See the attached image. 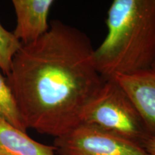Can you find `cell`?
Segmentation results:
<instances>
[{"instance_id":"cell-1","label":"cell","mask_w":155,"mask_h":155,"mask_svg":"<svg viewBox=\"0 0 155 155\" xmlns=\"http://www.w3.org/2000/svg\"><path fill=\"white\" fill-rule=\"evenodd\" d=\"M104 81L87 35L58 19L22 45L6 78L27 129L55 138L81 124Z\"/></svg>"},{"instance_id":"cell-6","label":"cell","mask_w":155,"mask_h":155,"mask_svg":"<svg viewBox=\"0 0 155 155\" xmlns=\"http://www.w3.org/2000/svg\"><path fill=\"white\" fill-rule=\"evenodd\" d=\"M53 0H13L17 25L13 32L22 45L35 41L49 30Z\"/></svg>"},{"instance_id":"cell-11","label":"cell","mask_w":155,"mask_h":155,"mask_svg":"<svg viewBox=\"0 0 155 155\" xmlns=\"http://www.w3.org/2000/svg\"><path fill=\"white\" fill-rule=\"evenodd\" d=\"M151 69H152L153 71H155V62H154V63L153 64V65H152V68H151Z\"/></svg>"},{"instance_id":"cell-3","label":"cell","mask_w":155,"mask_h":155,"mask_svg":"<svg viewBox=\"0 0 155 155\" xmlns=\"http://www.w3.org/2000/svg\"><path fill=\"white\" fill-rule=\"evenodd\" d=\"M81 124L95 126L142 147L152 137L132 101L114 78L104 81L87 106Z\"/></svg>"},{"instance_id":"cell-5","label":"cell","mask_w":155,"mask_h":155,"mask_svg":"<svg viewBox=\"0 0 155 155\" xmlns=\"http://www.w3.org/2000/svg\"><path fill=\"white\" fill-rule=\"evenodd\" d=\"M113 78L132 101L148 132L155 137V71L145 70Z\"/></svg>"},{"instance_id":"cell-2","label":"cell","mask_w":155,"mask_h":155,"mask_svg":"<svg viewBox=\"0 0 155 155\" xmlns=\"http://www.w3.org/2000/svg\"><path fill=\"white\" fill-rule=\"evenodd\" d=\"M108 34L97 49L104 80L152 68L155 62V0H114L108 11Z\"/></svg>"},{"instance_id":"cell-4","label":"cell","mask_w":155,"mask_h":155,"mask_svg":"<svg viewBox=\"0 0 155 155\" xmlns=\"http://www.w3.org/2000/svg\"><path fill=\"white\" fill-rule=\"evenodd\" d=\"M53 146L56 155H149L141 145L86 124L55 138Z\"/></svg>"},{"instance_id":"cell-8","label":"cell","mask_w":155,"mask_h":155,"mask_svg":"<svg viewBox=\"0 0 155 155\" xmlns=\"http://www.w3.org/2000/svg\"><path fill=\"white\" fill-rule=\"evenodd\" d=\"M0 119L5 120L19 130L26 132L22 116L17 108L15 97L6 78L0 72Z\"/></svg>"},{"instance_id":"cell-7","label":"cell","mask_w":155,"mask_h":155,"mask_svg":"<svg viewBox=\"0 0 155 155\" xmlns=\"http://www.w3.org/2000/svg\"><path fill=\"white\" fill-rule=\"evenodd\" d=\"M0 155H56L54 146L38 142L0 119Z\"/></svg>"},{"instance_id":"cell-9","label":"cell","mask_w":155,"mask_h":155,"mask_svg":"<svg viewBox=\"0 0 155 155\" xmlns=\"http://www.w3.org/2000/svg\"><path fill=\"white\" fill-rule=\"evenodd\" d=\"M22 46L13 32L4 28L0 23V70L6 76L10 71L13 57Z\"/></svg>"},{"instance_id":"cell-10","label":"cell","mask_w":155,"mask_h":155,"mask_svg":"<svg viewBox=\"0 0 155 155\" xmlns=\"http://www.w3.org/2000/svg\"><path fill=\"white\" fill-rule=\"evenodd\" d=\"M143 147L149 155H155V137H150L145 141Z\"/></svg>"}]
</instances>
